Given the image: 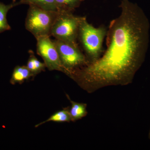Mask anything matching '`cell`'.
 Returning a JSON list of instances; mask_svg holds the SVG:
<instances>
[{
	"mask_svg": "<svg viewBox=\"0 0 150 150\" xmlns=\"http://www.w3.org/2000/svg\"><path fill=\"white\" fill-rule=\"evenodd\" d=\"M121 12L107 30L105 51L95 62L74 70L70 78L89 93L131 84L144 62L149 42V19L137 4L122 0Z\"/></svg>",
	"mask_w": 150,
	"mask_h": 150,
	"instance_id": "obj_1",
	"label": "cell"
},
{
	"mask_svg": "<svg viewBox=\"0 0 150 150\" xmlns=\"http://www.w3.org/2000/svg\"><path fill=\"white\" fill-rule=\"evenodd\" d=\"M104 25L96 28L90 24L85 16H81L79 36L89 63L95 62L103 52V44L107 34Z\"/></svg>",
	"mask_w": 150,
	"mask_h": 150,
	"instance_id": "obj_2",
	"label": "cell"
},
{
	"mask_svg": "<svg viewBox=\"0 0 150 150\" xmlns=\"http://www.w3.org/2000/svg\"><path fill=\"white\" fill-rule=\"evenodd\" d=\"M58 13L30 5L25 19V28L36 39L42 36H50Z\"/></svg>",
	"mask_w": 150,
	"mask_h": 150,
	"instance_id": "obj_3",
	"label": "cell"
},
{
	"mask_svg": "<svg viewBox=\"0 0 150 150\" xmlns=\"http://www.w3.org/2000/svg\"><path fill=\"white\" fill-rule=\"evenodd\" d=\"M73 13L59 11L51 29V35L58 40L77 43L81 16H75Z\"/></svg>",
	"mask_w": 150,
	"mask_h": 150,
	"instance_id": "obj_4",
	"label": "cell"
},
{
	"mask_svg": "<svg viewBox=\"0 0 150 150\" xmlns=\"http://www.w3.org/2000/svg\"><path fill=\"white\" fill-rule=\"evenodd\" d=\"M54 41L63 67L70 76L74 70L86 66L89 62L80 50L77 43L55 39Z\"/></svg>",
	"mask_w": 150,
	"mask_h": 150,
	"instance_id": "obj_5",
	"label": "cell"
},
{
	"mask_svg": "<svg viewBox=\"0 0 150 150\" xmlns=\"http://www.w3.org/2000/svg\"><path fill=\"white\" fill-rule=\"evenodd\" d=\"M37 54L44 61L46 67L50 71H60L67 75V71L63 67L59 53L54 41L50 36H42L36 38Z\"/></svg>",
	"mask_w": 150,
	"mask_h": 150,
	"instance_id": "obj_6",
	"label": "cell"
},
{
	"mask_svg": "<svg viewBox=\"0 0 150 150\" xmlns=\"http://www.w3.org/2000/svg\"><path fill=\"white\" fill-rule=\"evenodd\" d=\"M67 98L71 103L69 112L72 121L81 119L87 115V105L86 103L75 102L71 100L68 94H66Z\"/></svg>",
	"mask_w": 150,
	"mask_h": 150,
	"instance_id": "obj_7",
	"label": "cell"
},
{
	"mask_svg": "<svg viewBox=\"0 0 150 150\" xmlns=\"http://www.w3.org/2000/svg\"><path fill=\"white\" fill-rule=\"evenodd\" d=\"M33 76H34L26 66H18L14 69L10 82L12 84L22 83Z\"/></svg>",
	"mask_w": 150,
	"mask_h": 150,
	"instance_id": "obj_8",
	"label": "cell"
},
{
	"mask_svg": "<svg viewBox=\"0 0 150 150\" xmlns=\"http://www.w3.org/2000/svg\"><path fill=\"white\" fill-rule=\"evenodd\" d=\"M19 5H20L19 1L9 5L0 2V33L11 29L10 25L8 24L7 20V14L11 9Z\"/></svg>",
	"mask_w": 150,
	"mask_h": 150,
	"instance_id": "obj_9",
	"label": "cell"
},
{
	"mask_svg": "<svg viewBox=\"0 0 150 150\" xmlns=\"http://www.w3.org/2000/svg\"><path fill=\"white\" fill-rule=\"evenodd\" d=\"M20 4L36 6L46 10L59 12L55 0H21Z\"/></svg>",
	"mask_w": 150,
	"mask_h": 150,
	"instance_id": "obj_10",
	"label": "cell"
},
{
	"mask_svg": "<svg viewBox=\"0 0 150 150\" xmlns=\"http://www.w3.org/2000/svg\"><path fill=\"white\" fill-rule=\"evenodd\" d=\"M58 122V123H63V122H70L72 121L71 117L69 112V109L65 108L59 111H57L51 115L46 121L38 123L35 125V127H38L41 126L44 123L49 122Z\"/></svg>",
	"mask_w": 150,
	"mask_h": 150,
	"instance_id": "obj_11",
	"label": "cell"
},
{
	"mask_svg": "<svg viewBox=\"0 0 150 150\" xmlns=\"http://www.w3.org/2000/svg\"><path fill=\"white\" fill-rule=\"evenodd\" d=\"M29 57L28 61L26 67L32 73L33 76L45 71L46 66L45 63L40 62L35 57L34 52L31 50H29Z\"/></svg>",
	"mask_w": 150,
	"mask_h": 150,
	"instance_id": "obj_12",
	"label": "cell"
},
{
	"mask_svg": "<svg viewBox=\"0 0 150 150\" xmlns=\"http://www.w3.org/2000/svg\"><path fill=\"white\" fill-rule=\"evenodd\" d=\"M59 11L73 13L84 0H55Z\"/></svg>",
	"mask_w": 150,
	"mask_h": 150,
	"instance_id": "obj_13",
	"label": "cell"
},
{
	"mask_svg": "<svg viewBox=\"0 0 150 150\" xmlns=\"http://www.w3.org/2000/svg\"><path fill=\"white\" fill-rule=\"evenodd\" d=\"M149 139H150V129L149 132Z\"/></svg>",
	"mask_w": 150,
	"mask_h": 150,
	"instance_id": "obj_14",
	"label": "cell"
},
{
	"mask_svg": "<svg viewBox=\"0 0 150 150\" xmlns=\"http://www.w3.org/2000/svg\"><path fill=\"white\" fill-rule=\"evenodd\" d=\"M16 0H13V3H16Z\"/></svg>",
	"mask_w": 150,
	"mask_h": 150,
	"instance_id": "obj_15",
	"label": "cell"
},
{
	"mask_svg": "<svg viewBox=\"0 0 150 150\" xmlns=\"http://www.w3.org/2000/svg\"></svg>",
	"mask_w": 150,
	"mask_h": 150,
	"instance_id": "obj_16",
	"label": "cell"
}]
</instances>
